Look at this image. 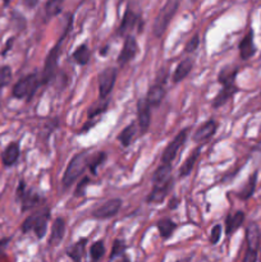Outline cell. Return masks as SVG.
Wrapping results in <instances>:
<instances>
[{
  "label": "cell",
  "mask_w": 261,
  "mask_h": 262,
  "mask_svg": "<svg viewBox=\"0 0 261 262\" xmlns=\"http://www.w3.org/2000/svg\"><path fill=\"white\" fill-rule=\"evenodd\" d=\"M156 228H158L161 237H163L164 239H168V238L173 234L174 230L177 229V224L171 219L165 217V219L159 220L158 224H156Z\"/></svg>",
  "instance_id": "4316f807"
},
{
  "label": "cell",
  "mask_w": 261,
  "mask_h": 262,
  "mask_svg": "<svg viewBox=\"0 0 261 262\" xmlns=\"http://www.w3.org/2000/svg\"><path fill=\"white\" fill-rule=\"evenodd\" d=\"M260 96H261V91H260Z\"/></svg>",
  "instance_id": "681fc988"
},
{
  "label": "cell",
  "mask_w": 261,
  "mask_h": 262,
  "mask_svg": "<svg viewBox=\"0 0 261 262\" xmlns=\"http://www.w3.org/2000/svg\"><path fill=\"white\" fill-rule=\"evenodd\" d=\"M38 86H40V79H38L37 74H28V76L20 78L13 86L12 95L15 99H25V97H27L28 100H31V97L33 96Z\"/></svg>",
  "instance_id": "5b68a950"
},
{
  "label": "cell",
  "mask_w": 261,
  "mask_h": 262,
  "mask_svg": "<svg viewBox=\"0 0 261 262\" xmlns=\"http://www.w3.org/2000/svg\"><path fill=\"white\" fill-rule=\"evenodd\" d=\"M179 4H181L179 0H168L164 4V7L159 12L158 17L155 18V22H154L153 31L155 37H161L164 35L165 30L168 28L169 23H170L171 18L176 15Z\"/></svg>",
  "instance_id": "277c9868"
},
{
  "label": "cell",
  "mask_w": 261,
  "mask_h": 262,
  "mask_svg": "<svg viewBox=\"0 0 261 262\" xmlns=\"http://www.w3.org/2000/svg\"><path fill=\"white\" fill-rule=\"evenodd\" d=\"M72 58H73L74 61H76L77 64H79V66H86L90 61V58H91V51L89 50L87 45L82 43V45H79L78 48L73 51Z\"/></svg>",
  "instance_id": "83f0119b"
},
{
  "label": "cell",
  "mask_w": 261,
  "mask_h": 262,
  "mask_svg": "<svg viewBox=\"0 0 261 262\" xmlns=\"http://www.w3.org/2000/svg\"><path fill=\"white\" fill-rule=\"evenodd\" d=\"M216 128H217V124L215 120H212V119L207 120L204 125H201V127H200L196 132H194L193 141L194 142H204V141L209 140L210 137H212V136L215 135V132H216Z\"/></svg>",
  "instance_id": "e0dca14e"
},
{
  "label": "cell",
  "mask_w": 261,
  "mask_h": 262,
  "mask_svg": "<svg viewBox=\"0 0 261 262\" xmlns=\"http://www.w3.org/2000/svg\"><path fill=\"white\" fill-rule=\"evenodd\" d=\"M238 74V68L237 67H225L220 71L219 76H217V81H219L220 84H223V87L225 86H232V84H235V77Z\"/></svg>",
  "instance_id": "cb8c5ba5"
},
{
  "label": "cell",
  "mask_w": 261,
  "mask_h": 262,
  "mask_svg": "<svg viewBox=\"0 0 261 262\" xmlns=\"http://www.w3.org/2000/svg\"><path fill=\"white\" fill-rule=\"evenodd\" d=\"M140 22V15L136 14L130 8H128L125 10L124 15H123V19L120 22L119 28H118V35H127L129 31H132L135 28V26Z\"/></svg>",
  "instance_id": "4fadbf2b"
},
{
  "label": "cell",
  "mask_w": 261,
  "mask_h": 262,
  "mask_svg": "<svg viewBox=\"0 0 261 262\" xmlns=\"http://www.w3.org/2000/svg\"><path fill=\"white\" fill-rule=\"evenodd\" d=\"M135 135H136V124L135 123H130L129 125H127V127L119 133V136H118V141L122 143L123 147H128V146L130 145V141H132L133 137H135Z\"/></svg>",
  "instance_id": "f546056e"
},
{
  "label": "cell",
  "mask_w": 261,
  "mask_h": 262,
  "mask_svg": "<svg viewBox=\"0 0 261 262\" xmlns=\"http://www.w3.org/2000/svg\"><path fill=\"white\" fill-rule=\"evenodd\" d=\"M256 184H257V171L252 174V176L248 178V181L246 182V184L243 186V188L241 189L240 192L237 193V196L240 197L241 200H248L253 196L256 191Z\"/></svg>",
  "instance_id": "484cf974"
},
{
  "label": "cell",
  "mask_w": 261,
  "mask_h": 262,
  "mask_svg": "<svg viewBox=\"0 0 261 262\" xmlns=\"http://www.w3.org/2000/svg\"><path fill=\"white\" fill-rule=\"evenodd\" d=\"M138 53V45H137V41L133 36H127L124 41V45H123L122 51H120L119 56H118V63L120 66H124L127 64L128 61L133 60L135 56L137 55Z\"/></svg>",
  "instance_id": "9c48e42d"
},
{
  "label": "cell",
  "mask_w": 261,
  "mask_h": 262,
  "mask_svg": "<svg viewBox=\"0 0 261 262\" xmlns=\"http://www.w3.org/2000/svg\"><path fill=\"white\" fill-rule=\"evenodd\" d=\"M178 204H179L178 199H176V197H174V199L170 200V202H169V209H177Z\"/></svg>",
  "instance_id": "ee69618b"
},
{
  "label": "cell",
  "mask_w": 261,
  "mask_h": 262,
  "mask_svg": "<svg viewBox=\"0 0 261 262\" xmlns=\"http://www.w3.org/2000/svg\"><path fill=\"white\" fill-rule=\"evenodd\" d=\"M122 207V200L120 199H113L109 201L105 202L101 206L96 207V209L92 211V216L96 217V219H109V217L115 216L118 214V211Z\"/></svg>",
  "instance_id": "ba28073f"
},
{
  "label": "cell",
  "mask_w": 261,
  "mask_h": 262,
  "mask_svg": "<svg viewBox=\"0 0 261 262\" xmlns=\"http://www.w3.org/2000/svg\"><path fill=\"white\" fill-rule=\"evenodd\" d=\"M120 262H129V260H128V258L124 256V257H123V260L120 261Z\"/></svg>",
  "instance_id": "bcb514c9"
},
{
  "label": "cell",
  "mask_w": 261,
  "mask_h": 262,
  "mask_svg": "<svg viewBox=\"0 0 261 262\" xmlns=\"http://www.w3.org/2000/svg\"><path fill=\"white\" fill-rule=\"evenodd\" d=\"M127 250L124 241L122 239H115L113 243L112 253H110V260H114L115 257H124V252Z\"/></svg>",
  "instance_id": "d6a6232c"
},
{
  "label": "cell",
  "mask_w": 261,
  "mask_h": 262,
  "mask_svg": "<svg viewBox=\"0 0 261 262\" xmlns=\"http://www.w3.org/2000/svg\"><path fill=\"white\" fill-rule=\"evenodd\" d=\"M188 132L189 128H184V129H182L181 132L168 143V146H166L165 150H164L163 155H161V163L170 164L171 161L174 160V158L177 156L178 151L181 150L182 146L186 143L187 137H188Z\"/></svg>",
  "instance_id": "8992f818"
},
{
  "label": "cell",
  "mask_w": 261,
  "mask_h": 262,
  "mask_svg": "<svg viewBox=\"0 0 261 262\" xmlns=\"http://www.w3.org/2000/svg\"><path fill=\"white\" fill-rule=\"evenodd\" d=\"M220 237H222V225L216 224L211 229V235H210V242H211L212 245H216V243L220 241Z\"/></svg>",
  "instance_id": "f35d334b"
},
{
  "label": "cell",
  "mask_w": 261,
  "mask_h": 262,
  "mask_svg": "<svg viewBox=\"0 0 261 262\" xmlns=\"http://www.w3.org/2000/svg\"><path fill=\"white\" fill-rule=\"evenodd\" d=\"M171 187H173V181L168 182V183L154 186V189L147 196L146 201H147L148 204H160V202H163L164 200H165V197L168 196Z\"/></svg>",
  "instance_id": "7c38bea8"
},
{
  "label": "cell",
  "mask_w": 261,
  "mask_h": 262,
  "mask_svg": "<svg viewBox=\"0 0 261 262\" xmlns=\"http://www.w3.org/2000/svg\"><path fill=\"white\" fill-rule=\"evenodd\" d=\"M50 219V210L45 209L44 211L36 212V214L31 215L27 219L23 222L22 229L23 233H28L30 230H33L36 234V237L38 239H42L46 235L48 232V220Z\"/></svg>",
  "instance_id": "3957f363"
},
{
  "label": "cell",
  "mask_w": 261,
  "mask_h": 262,
  "mask_svg": "<svg viewBox=\"0 0 261 262\" xmlns=\"http://www.w3.org/2000/svg\"><path fill=\"white\" fill-rule=\"evenodd\" d=\"M106 160V154L105 152H97L96 155L92 156V158H90V161H89V168L90 170H91V173L96 174V168L97 166L101 165L104 161Z\"/></svg>",
  "instance_id": "e575fe53"
},
{
  "label": "cell",
  "mask_w": 261,
  "mask_h": 262,
  "mask_svg": "<svg viewBox=\"0 0 261 262\" xmlns=\"http://www.w3.org/2000/svg\"><path fill=\"white\" fill-rule=\"evenodd\" d=\"M177 262H189V258H187V260H179V261H177Z\"/></svg>",
  "instance_id": "7dc6e473"
},
{
  "label": "cell",
  "mask_w": 261,
  "mask_h": 262,
  "mask_svg": "<svg viewBox=\"0 0 261 262\" xmlns=\"http://www.w3.org/2000/svg\"><path fill=\"white\" fill-rule=\"evenodd\" d=\"M37 4V2H25V5H28V7H35V5Z\"/></svg>",
  "instance_id": "f6af8a7d"
},
{
  "label": "cell",
  "mask_w": 261,
  "mask_h": 262,
  "mask_svg": "<svg viewBox=\"0 0 261 262\" xmlns=\"http://www.w3.org/2000/svg\"><path fill=\"white\" fill-rule=\"evenodd\" d=\"M246 220V214L243 211H237L234 214H229L225 219V234L232 235L243 225Z\"/></svg>",
  "instance_id": "9a60e30c"
},
{
  "label": "cell",
  "mask_w": 261,
  "mask_h": 262,
  "mask_svg": "<svg viewBox=\"0 0 261 262\" xmlns=\"http://www.w3.org/2000/svg\"><path fill=\"white\" fill-rule=\"evenodd\" d=\"M257 258H258V251L247 248L242 262H257Z\"/></svg>",
  "instance_id": "ab89813d"
},
{
  "label": "cell",
  "mask_w": 261,
  "mask_h": 262,
  "mask_svg": "<svg viewBox=\"0 0 261 262\" xmlns=\"http://www.w3.org/2000/svg\"><path fill=\"white\" fill-rule=\"evenodd\" d=\"M107 105H109V101H107L106 99H105V100L100 99L99 101H95L94 104L90 106L89 114H87V115H89L90 119H92V118L97 117V115H100V114H102V113H104L105 110L107 109Z\"/></svg>",
  "instance_id": "4dcf8cb0"
},
{
  "label": "cell",
  "mask_w": 261,
  "mask_h": 262,
  "mask_svg": "<svg viewBox=\"0 0 261 262\" xmlns=\"http://www.w3.org/2000/svg\"><path fill=\"white\" fill-rule=\"evenodd\" d=\"M64 234H66V222L61 217H56L51 225L50 238H49V245L56 246L63 241Z\"/></svg>",
  "instance_id": "2e32d148"
},
{
  "label": "cell",
  "mask_w": 261,
  "mask_h": 262,
  "mask_svg": "<svg viewBox=\"0 0 261 262\" xmlns=\"http://www.w3.org/2000/svg\"><path fill=\"white\" fill-rule=\"evenodd\" d=\"M86 238H82V239L77 241L73 246H71V247L67 250V256H68L69 258H72L74 262H81L82 258H83L84 250H86Z\"/></svg>",
  "instance_id": "603a6c76"
},
{
  "label": "cell",
  "mask_w": 261,
  "mask_h": 262,
  "mask_svg": "<svg viewBox=\"0 0 261 262\" xmlns=\"http://www.w3.org/2000/svg\"><path fill=\"white\" fill-rule=\"evenodd\" d=\"M257 148L261 151V141H260V143H258V145H257Z\"/></svg>",
  "instance_id": "c3c4849f"
},
{
  "label": "cell",
  "mask_w": 261,
  "mask_h": 262,
  "mask_svg": "<svg viewBox=\"0 0 261 262\" xmlns=\"http://www.w3.org/2000/svg\"><path fill=\"white\" fill-rule=\"evenodd\" d=\"M105 246L102 241H96L94 245L90 248V256H91V261L96 262L99 261L102 256L105 255Z\"/></svg>",
  "instance_id": "1f68e13d"
},
{
  "label": "cell",
  "mask_w": 261,
  "mask_h": 262,
  "mask_svg": "<svg viewBox=\"0 0 261 262\" xmlns=\"http://www.w3.org/2000/svg\"><path fill=\"white\" fill-rule=\"evenodd\" d=\"M89 182H90V178L84 177V178L79 182L78 186H77L76 191H74V196L76 197L84 196V194H86V188H87V186H89Z\"/></svg>",
  "instance_id": "74e56055"
},
{
  "label": "cell",
  "mask_w": 261,
  "mask_h": 262,
  "mask_svg": "<svg viewBox=\"0 0 261 262\" xmlns=\"http://www.w3.org/2000/svg\"><path fill=\"white\" fill-rule=\"evenodd\" d=\"M10 241H12V238L10 237L0 239V257H3V256L5 255V248H7V246L9 245Z\"/></svg>",
  "instance_id": "60d3db41"
},
{
  "label": "cell",
  "mask_w": 261,
  "mask_h": 262,
  "mask_svg": "<svg viewBox=\"0 0 261 262\" xmlns=\"http://www.w3.org/2000/svg\"><path fill=\"white\" fill-rule=\"evenodd\" d=\"M89 161H90V155L87 151L76 154V155L72 158V160L69 161L68 166H67L66 171H64L63 186L71 187L72 184L78 179V177L83 173L84 169L89 166Z\"/></svg>",
  "instance_id": "6da1fadb"
},
{
  "label": "cell",
  "mask_w": 261,
  "mask_h": 262,
  "mask_svg": "<svg viewBox=\"0 0 261 262\" xmlns=\"http://www.w3.org/2000/svg\"><path fill=\"white\" fill-rule=\"evenodd\" d=\"M238 48H240V55L242 60H248V59H251L255 55L256 51H257V48H256L255 41H253L252 28H250L248 32L245 35V37L241 40Z\"/></svg>",
  "instance_id": "30bf717a"
},
{
  "label": "cell",
  "mask_w": 261,
  "mask_h": 262,
  "mask_svg": "<svg viewBox=\"0 0 261 262\" xmlns=\"http://www.w3.org/2000/svg\"><path fill=\"white\" fill-rule=\"evenodd\" d=\"M171 171H173L171 164H163V165L159 166L153 176L154 186L168 183V182L173 181V179H171Z\"/></svg>",
  "instance_id": "ffe728a7"
},
{
  "label": "cell",
  "mask_w": 261,
  "mask_h": 262,
  "mask_svg": "<svg viewBox=\"0 0 261 262\" xmlns=\"http://www.w3.org/2000/svg\"><path fill=\"white\" fill-rule=\"evenodd\" d=\"M200 152H201V146L194 148V150L191 152V155L184 160V163L182 164L181 169H179V177H181V178H186V177H188L189 174H191L197 159L200 158Z\"/></svg>",
  "instance_id": "44dd1931"
},
{
  "label": "cell",
  "mask_w": 261,
  "mask_h": 262,
  "mask_svg": "<svg viewBox=\"0 0 261 262\" xmlns=\"http://www.w3.org/2000/svg\"><path fill=\"white\" fill-rule=\"evenodd\" d=\"M165 97V90L161 84H155V86L151 87L147 92V102L150 104V106H159L161 104V101Z\"/></svg>",
  "instance_id": "d4e9b609"
},
{
  "label": "cell",
  "mask_w": 261,
  "mask_h": 262,
  "mask_svg": "<svg viewBox=\"0 0 261 262\" xmlns=\"http://www.w3.org/2000/svg\"><path fill=\"white\" fill-rule=\"evenodd\" d=\"M13 42H14V38H9V40H8V42H7V45H5V48L3 49V51H2V55L4 56V55H7V53L8 51L10 50V48H12V45H13Z\"/></svg>",
  "instance_id": "7bdbcfd3"
},
{
  "label": "cell",
  "mask_w": 261,
  "mask_h": 262,
  "mask_svg": "<svg viewBox=\"0 0 261 262\" xmlns=\"http://www.w3.org/2000/svg\"><path fill=\"white\" fill-rule=\"evenodd\" d=\"M261 241V230L256 223H250L246 228V242H247V248L251 250H257L260 247Z\"/></svg>",
  "instance_id": "5bb4252c"
},
{
  "label": "cell",
  "mask_w": 261,
  "mask_h": 262,
  "mask_svg": "<svg viewBox=\"0 0 261 262\" xmlns=\"http://www.w3.org/2000/svg\"><path fill=\"white\" fill-rule=\"evenodd\" d=\"M20 148L19 143L18 142H12L4 148L2 154V161L4 164V166H13L17 163L18 158H19Z\"/></svg>",
  "instance_id": "ac0fdd59"
},
{
  "label": "cell",
  "mask_w": 261,
  "mask_h": 262,
  "mask_svg": "<svg viewBox=\"0 0 261 262\" xmlns=\"http://www.w3.org/2000/svg\"><path fill=\"white\" fill-rule=\"evenodd\" d=\"M12 81V69L9 66H4L0 68V90L4 89Z\"/></svg>",
  "instance_id": "d590c367"
},
{
  "label": "cell",
  "mask_w": 261,
  "mask_h": 262,
  "mask_svg": "<svg viewBox=\"0 0 261 262\" xmlns=\"http://www.w3.org/2000/svg\"><path fill=\"white\" fill-rule=\"evenodd\" d=\"M25 193H26V184H25V181L22 179V181L19 182V186H18L17 188V199L19 200Z\"/></svg>",
  "instance_id": "b9f144b4"
},
{
  "label": "cell",
  "mask_w": 261,
  "mask_h": 262,
  "mask_svg": "<svg viewBox=\"0 0 261 262\" xmlns=\"http://www.w3.org/2000/svg\"><path fill=\"white\" fill-rule=\"evenodd\" d=\"M199 45H200V37L199 35H194L193 37L186 43V46H184V51H186V53H193V51H196V49L199 48Z\"/></svg>",
  "instance_id": "8d00e7d4"
},
{
  "label": "cell",
  "mask_w": 261,
  "mask_h": 262,
  "mask_svg": "<svg viewBox=\"0 0 261 262\" xmlns=\"http://www.w3.org/2000/svg\"><path fill=\"white\" fill-rule=\"evenodd\" d=\"M61 7H63V2L61 0H49L45 4L46 14L49 17H54V15L59 14L61 12Z\"/></svg>",
  "instance_id": "836d02e7"
},
{
  "label": "cell",
  "mask_w": 261,
  "mask_h": 262,
  "mask_svg": "<svg viewBox=\"0 0 261 262\" xmlns=\"http://www.w3.org/2000/svg\"><path fill=\"white\" fill-rule=\"evenodd\" d=\"M20 202H22V211H27V210L32 209V207H36L40 205L41 197L40 194L33 193V192H27L20 197Z\"/></svg>",
  "instance_id": "f1b7e54d"
},
{
  "label": "cell",
  "mask_w": 261,
  "mask_h": 262,
  "mask_svg": "<svg viewBox=\"0 0 261 262\" xmlns=\"http://www.w3.org/2000/svg\"><path fill=\"white\" fill-rule=\"evenodd\" d=\"M72 25V20H69L68 23V27L67 30L64 31V33L61 35V37L59 38L56 45L49 51L48 56H46V60H45V66H44V72H42V78H41V83H49V82L53 81V78L55 77L56 73V68H58V58L60 55V49H61V42H63L64 37L67 36L68 33L69 28H71Z\"/></svg>",
  "instance_id": "7a4b0ae2"
},
{
  "label": "cell",
  "mask_w": 261,
  "mask_h": 262,
  "mask_svg": "<svg viewBox=\"0 0 261 262\" xmlns=\"http://www.w3.org/2000/svg\"><path fill=\"white\" fill-rule=\"evenodd\" d=\"M150 104L147 102V100L142 99L137 102V123L140 125V129L142 133H145L148 129V127H150Z\"/></svg>",
  "instance_id": "8fae6325"
},
{
  "label": "cell",
  "mask_w": 261,
  "mask_h": 262,
  "mask_svg": "<svg viewBox=\"0 0 261 262\" xmlns=\"http://www.w3.org/2000/svg\"><path fill=\"white\" fill-rule=\"evenodd\" d=\"M117 69L115 68H106L99 74V92L100 99L105 100L113 91L117 79Z\"/></svg>",
  "instance_id": "52a82bcc"
},
{
  "label": "cell",
  "mask_w": 261,
  "mask_h": 262,
  "mask_svg": "<svg viewBox=\"0 0 261 262\" xmlns=\"http://www.w3.org/2000/svg\"><path fill=\"white\" fill-rule=\"evenodd\" d=\"M193 68V60L189 58L184 59L181 63L178 64V67L176 68L173 74V82L174 83H179L181 81H183L187 76L189 74L191 69Z\"/></svg>",
  "instance_id": "7402d4cb"
},
{
  "label": "cell",
  "mask_w": 261,
  "mask_h": 262,
  "mask_svg": "<svg viewBox=\"0 0 261 262\" xmlns=\"http://www.w3.org/2000/svg\"><path fill=\"white\" fill-rule=\"evenodd\" d=\"M238 91H240V89H238L235 84L223 87V89L219 91V94H217L216 96L214 97V100H212V102H211L212 106L214 107L223 106V105H224L227 101H229V100L232 99V97L234 96Z\"/></svg>",
  "instance_id": "d6986e66"
}]
</instances>
